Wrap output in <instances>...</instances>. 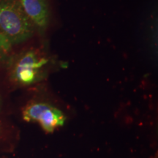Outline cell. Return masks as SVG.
<instances>
[{
    "mask_svg": "<svg viewBox=\"0 0 158 158\" xmlns=\"http://www.w3.org/2000/svg\"><path fill=\"white\" fill-rule=\"evenodd\" d=\"M34 30L19 0H0V50L7 52L31 37Z\"/></svg>",
    "mask_w": 158,
    "mask_h": 158,
    "instance_id": "cell-1",
    "label": "cell"
},
{
    "mask_svg": "<svg viewBox=\"0 0 158 158\" xmlns=\"http://www.w3.org/2000/svg\"><path fill=\"white\" fill-rule=\"evenodd\" d=\"M23 118L27 122H38L43 129L48 133L62 127L66 119L60 110L45 102L29 105L23 110Z\"/></svg>",
    "mask_w": 158,
    "mask_h": 158,
    "instance_id": "cell-2",
    "label": "cell"
},
{
    "mask_svg": "<svg viewBox=\"0 0 158 158\" xmlns=\"http://www.w3.org/2000/svg\"><path fill=\"white\" fill-rule=\"evenodd\" d=\"M44 61L40 59L33 51L23 55L15 65L14 77L17 81L23 84H29L36 81Z\"/></svg>",
    "mask_w": 158,
    "mask_h": 158,
    "instance_id": "cell-3",
    "label": "cell"
},
{
    "mask_svg": "<svg viewBox=\"0 0 158 158\" xmlns=\"http://www.w3.org/2000/svg\"><path fill=\"white\" fill-rule=\"evenodd\" d=\"M20 4L35 27L45 29L49 23V9L47 0H19Z\"/></svg>",
    "mask_w": 158,
    "mask_h": 158,
    "instance_id": "cell-4",
    "label": "cell"
}]
</instances>
